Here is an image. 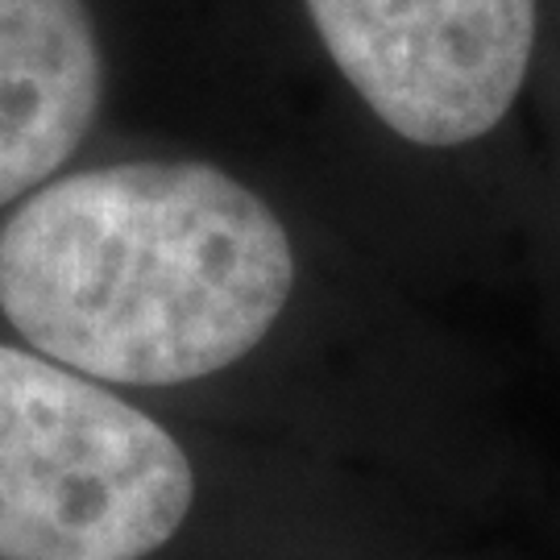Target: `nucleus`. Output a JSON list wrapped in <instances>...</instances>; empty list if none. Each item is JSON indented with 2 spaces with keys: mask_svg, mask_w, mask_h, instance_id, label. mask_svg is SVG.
I'll list each match as a JSON object with an SVG mask.
<instances>
[{
  "mask_svg": "<svg viewBox=\"0 0 560 560\" xmlns=\"http://www.w3.org/2000/svg\"><path fill=\"white\" fill-rule=\"evenodd\" d=\"M295 287L275 208L208 162H117L25 196L0 229V312L42 358L125 386L241 361Z\"/></svg>",
  "mask_w": 560,
  "mask_h": 560,
  "instance_id": "1",
  "label": "nucleus"
},
{
  "mask_svg": "<svg viewBox=\"0 0 560 560\" xmlns=\"http://www.w3.org/2000/svg\"><path fill=\"white\" fill-rule=\"evenodd\" d=\"M191 506V457L154 416L0 345V560H150Z\"/></svg>",
  "mask_w": 560,
  "mask_h": 560,
  "instance_id": "2",
  "label": "nucleus"
},
{
  "mask_svg": "<svg viewBox=\"0 0 560 560\" xmlns=\"http://www.w3.org/2000/svg\"><path fill=\"white\" fill-rule=\"evenodd\" d=\"M328 59L416 145L499 129L536 50V0H303Z\"/></svg>",
  "mask_w": 560,
  "mask_h": 560,
  "instance_id": "3",
  "label": "nucleus"
},
{
  "mask_svg": "<svg viewBox=\"0 0 560 560\" xmlns=\"http://www.w3.org/2000/svg\"><path fill=\"white\" fill-rule=\"evenodd\" d=\"M101 96L104 55L83 0H0V208L80 150Z\"/></svg>",
  "mask_w": 560,
  "mask_h": 560,
  "instance_id": "4",
  "label": "nucleus"
}]
</instances>
